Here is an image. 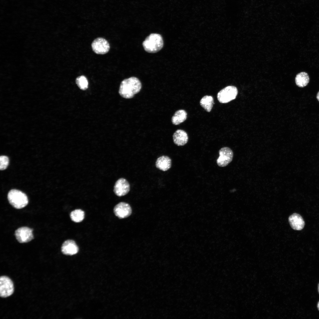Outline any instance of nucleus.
<instances>
[{
	"label": "nucleus",
	"mask_w": 319,
	"mask_h": 319,
	"mask_svg": "<svg viewBox=\"0 0 319 319\" xmlns=\"http://www.w3.org/2000/svg\"><path fill=\"white\" fill-rule=\"evenodd\" d=\"M76 83L78 87L82 90H85L88 88V80L84 75L77 77L76 79Z\"/></svg>",
	"instance_id": "nucleus-19"
},
{
	"label": "nucleus",
	"mask_w": 319,
	"mask_h": 319,
	"mask_svg": "<svg viewBox=\"0 0 319 319\" xmlns=\"http://www.w3.org/2000/svg\"><path fill=\"white\" fill-rule=\"evenodd\" d=\"M130 190V185L127 180L123 178L118 179L115 182L113 191L118 196H121L127 194Z\"/></svg>",
	"instance_id": "nucleus-9"
},
{
	"label": "nucleus",
	"mask_w": 319,
	"mask_h": 319,
	"mask_svg": "<svg viewBox=\"0 0 319 319\" xmlns=\"http://www.w3.org/2000/svg\"><path fill=\"white\" fill-rule=\"evenodd\" d=\"M93 51L96 54H104L107 53L110 49L108 42L102 38H98L95 39L91 44Z\"/></svg>",
	"instance_id": "nucleus-7"
},
{
	"label": "nucleus",
	"mask_w": 319,
	"mask_h": 319,
	"mask_svg": "<svg viewBox=\"0 0 319 319\" xmlns=\"http://www.w3.org/2000/svg\"><path fill=\"white\" fill-rule=\"evenodd\" d=\"M219 156L217 160V163L220 167H224L227 165L232 160L233 153L229 147L221 148L219 151Z\"/></svg>",
	"instance_id": "nucleus-5"
},
{
	"label": "nucleus",
	"mask_w": 319,
	"mask_h": 319,
	"mask_svg": "<svg viewBox=\"0 0 319 319\" xmlns=\"http://www.w3.org/2000/svg\"><path fill=\"white\" fill-rule=\"evenodd\" d=\"M14 287L13 283L8 277L1 276L0 278V295L2 297H6L11 295L13 293Z\"/></svg>",
	"instance_id": "nucleus-6"
},
{
	"label": "nucleus",
	"mask_w": 319,
	"mask_h": 319,
	"mask_svg": "<svg viewBox=\"0 0 319 319\" xmlns=\"http://www.w3.org/2000/svg\"><path fill=\"white\" fill-rule=\"evenodd\" d=\"M187 113L183 110L177 111L172 118V122L174 125H178L184 121L187 118Z\"/></svg>",
	"instance_id": "nucleus-16"
},
{
	"label": "nucleus",
	"mask_w": 319,
	"mask_h": 319,
	"mask_svg": "<svg viewBox=\"0 0 319 319\" xmlns=\"http://www.w3.org/2000/svg\"><path fill=\"white\" fill-rule=\"evenodd\" d=\"M317 307H318V310H319V302H318V304H317Z\"/></svg>",
	"instance_id": "nucleus-22"
},
{
	"label": "nucleus",
	"mask_w": 319,
	"mask_h": 319,
	"mask_svg": "<svg viewBox=\"0 0 319 319\" xmlns=\"http://www.w3.org/2000/svg\"><path fill=\"white\" fill-rule=\"evenodd\" d=\"M70 217L71 220L73 222H79L82 221L84 219V213L81 209H76L71 212Z\"/></svg>",
	"instance_id": "nucleus-18"
},
{
	"label": "nucleus",
	"mask_w": 319,
	"mask_h": 319,
	"mask_svg": "<svg viewBox=\"0 0 319 319\" xmlns=\"http://www.w3.org/2000/svg\"><path fill=\"white\" fill-rule=\"evenodd\" d=\"M0 169L1 170H5L9 163L8 157L6 156H1L0 157Z\"/></svg>",
	"instance_id": "nucleus-20"
},
{
	"label": "nucleus",
	"mask_w": 319,
	"mask_h": 319,
	"mask_svg": "<svg viewBox=\"0 0 319 319\" xmlns=\"http://www.w3.org/2000/svg\"><path fill=\"white\" fill-rule=\"evenodd\" d=\"M316 98L319 101V91L318 92L317 94Z\"/></svg>",
	"instance_id": "nucleus-21"
},
{
	"label": "nucleus",
	"mask_w": 319,
	"mask_h": 319,
	"mask_svg": "<svg viewBox=\"0 0 319 319\" xmlns=\"http://www.w3.org/2000/svg\"><path fill=\"white\" fill-rule=\"evenodd\" d=\"M15 235L17 241L21 243L28 242L33 238L32 230L26 227L17 229L15 231Z\"/></svg>",
	"instance_id": "nucleus-8"
},
{
	"label": "nucleus",
	"mask_w": 319,
	"mask_h": 319,
	"mask_svg": "<svg viewBox=\"0 0 319 319\" xmlns=\"http://www.w3.org/2000/svg\"><path fill=\"white\" fill-rule=\"evenodd\" d=\"M288 221L291 227L294 230H300L305 226V222L302 217L299 214L294 213L289 217Z\"/></svg>",
	"instance_id": "nucleus-12"
},
{
	"label": "nucleus",
	"mask_w": 319,
	"mask_h": 319,
	"mask_svg": "<svg viewBox=\"0 0 319 319\" xmlns=\"http://www.w3.org/2000/svg\"><path fill=\"white\" fill-rule=\"evenodd\" d=\"M141 88L139 79L135 77H131L123 80L121 82L119 90L120 95L123 98L130 99L138 93Z\"/></svg>",
	"instance_id": "nucleus-1"
},
{
	"label": "nucleus",
	"mask_w": 319,
	"mask_h": 319,
	"mask_svg": "<svg viewBox=\"0 0 319 319\" xmlns=\"http://www.w3.org/2000/svg\"><path fill=\"white\" fill-rule=\"evenodd\" d=\"M200 103L206 111L210 112L214 103L213 97L211 96L205 95L201 99Z\"/></svg>",
	"instance_id": "nucleus-17"
},
{
	"label": "nucleus",
	"mask_w": 319,
	"mask_h": 319,
	"mask_svg": "<svg viewBox=\"0 0 319 319\" xmlns=\"http://www.w3.org/2000/svg\"><path fill=\"white\" fill-rule=\"evenodd\" d=\"M163 44L162 38L160 35L152 33L146 37L142 43V45L146 52L154 53L162 49Z\"/></svg>",
	"instance_id": "nucleus-2"
},
{
	"label": "nucleus",
	"mask_w": 319,
	"mask_h": 319,
	"mask_svg": "<svg viewBox=\"0 0 319 319\" xmlns=\"http://www.w3.org/2000/svg\"><path fill=\"white\" fill-rule=\"evenodd\" d=\"M237 93V90L236 87L228 86L218 92L217 95V99L221 103H227L235 99Z\"/></svg>",
	"instance_id": "nucleus-4"
},
{
	"label": "nucleus",
	"mask_w": 319,
	"mask_h": 319,
	"mask_svg": "<svg viewBox=\"0 0 319 319\" xmlns=\"http://www.w3.org/2000/svg\"><path fill=\"white\" fill-rule=\"evenodd\" d=\"M113 211L116 216L121 219L130 216L132 210L128 204L124 202H121L115 206Z\"/></svg>",
	"instance_id": "nucleus-10"
},
{
	"label": "nucleus",
	"mask_w": 319,
	"mask_h": 319,
	"mask_svg": "<svg viewBox=\"0 0 319 319\" xmlns=\"http://www.w3.org/2000/svg\"><path fill=\"white\" fill-rule=\"evenodd\" d=\"M318 292H319V284L318 287Z\"/></svg>",
	"instance_id": "nucleus-23"
},
{
	"label": "nucleus",
	"mask_w": 319,
	"mask_h": 319,
	"mask_svg": "<svg viewBox=\"0 0 319 319\" xmlns=\"http://www.w3.org/2000/svg\"><path fill=\"white\" fill-rule=\"evenodd\" d=\"M7 198L9 203L17 209L25 206L28 203L27 195L21 191L12 189L9 192Z\"/></svg>",
	"instance_id": "nucleus-3"
},
{
	"label": "nucleus",
	"mask_w": 319,
	"mask_h": 319,
	"mask_svg": "<svg viewBox=\"0 0 319 319\" xmlns=\"http://www.w3.org/2000/svg\"><path fill=\"white\" fill-rule=\"evenodd\" d=\"M174 143L178 146H183L188 142V136L184 131L181 129L177 130L173 135Z\"/></svg>",
	"instance_id": "nucleus-13"
},
{
	"label": "nucleus",
	"mask_w": 319,
	"mask_h": 319,
	"mask_svg": "<svg viewBox=\"0 0 319 319\" xmlns=\"http://www.w3.org/2000/svg\"><path fill=\"white\" fill-rule=\"evenodd\" d=\"M61 251L65 255H72L77 253L79 248L75 242L72 240L65 241L61 247Z\"/></svg>",
	"instance_id": "nucleus-11"
},
{
	"label": "nucleus",
	"mask_w": 319,
	"mask_h": 319,
	"mask_svg": "<svg viewBox=\"0 0 319 319\" xmlns=\"http://www.w3.org/2000/svg\"><path fill=\"white\" fill-rule=\"evenodd\" d=\"M171 159L167 156H162L157 160L155 165L159 169L165 171L169 169L171 166Z\"/></svg>",
	"instance_id": "nucleus-14"
},
{
	"label": "nucleus",
	"mask_w": 319,
	"mask_h": 319,
	"mask_svg": "<svg viewBox=\"0 0 319 319\" xmlns=\"http://www.w3.org/2000/svg\"><path fill=\"white\" fill-rule=\"evenodd\" d=\"M308 74L305 72H302L297 74L295 78V82L297 86L303 87L307 85L309 82Z\"/></svg>",
	"instance_id": "nucleus-15"
}]
</instances>
